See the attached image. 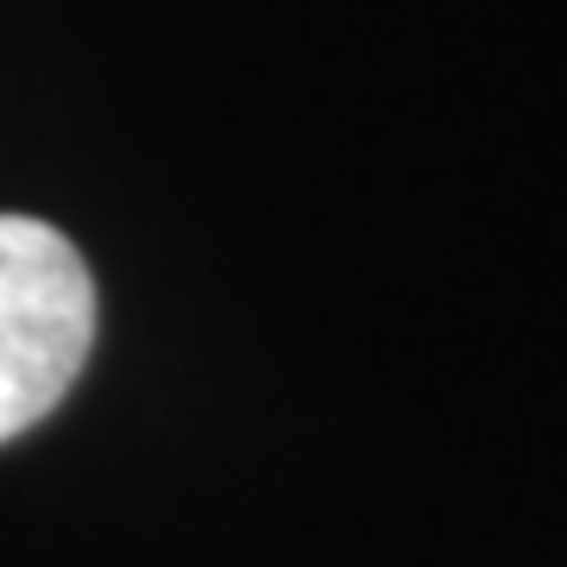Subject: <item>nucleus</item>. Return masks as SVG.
Returning <instances> with one entry per match:
<instances>
[{
	"instance_id": "f257e3e1",
	"label": "nucleus",
	"mask_w": 567,
	"mask_h": 567,
	"mask_svg": "<svg viewBox=\"0 0 567 567\" xmlns=\"http://www.w3.org/2000/svg\"><path fill=\"white\" fill-rule=\"evenodd\" d=\"M95 341V278L51 221L0 215V442L63 404Z\"/></svg>"
}]
</instances>
